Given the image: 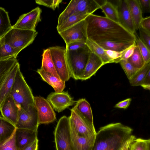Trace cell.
I'll return each instance as SVG.
<instances>
[{
    "label": "cell",
    "mask_w": 150,
    "mask_h": 150,
    "mask_svg": "<svg viewBox=\"0 0 150 150\" xmlns=\"http://www.w3.org/2000/svg\"><path fill=\"white\" fill-rule=\"evenodd\" d=\"M87 39L96 43L110 41L128 42L135 41L134 34L119 23L105 17L93 14L85 19Z\"/></svg>",
    "instance_id": "cell-1"
},
{
    "label": "cell",
    "mask_w": 150,
    "mask_h": 150,
    "mask_svg": "<svg viewBox=\"0 0 150 150\" xmlns=\"http://www.w3.org/2000/svg\"><path fill=\"white\" fill-rule=\"evenodd\" d=\"M132 131V128L120 122L101 127L96 133L91 150H120Z\"/></svg>",
    "instance_id": "cell-2"
},
{
    "label": "cell",
    "mask_w": 150,
    "mask_h": 150,
    "mask_svg": "<svg viewBox=\"0 0 150 150\" xmlns=\"http://www.w3.org/2000/svg\"><path fill=\"white\" fill-rule=\"evenodd\" d=\"M10 94L18 109L26 111L30 106L34 105V96L20 67L17 71Z\"/></svg>",
    "instance_id": "cell-3"
},
{
    "label": "cell",
    "mask_w": 150,
    "mask_h": 150,
    "mask_svg": "<svg viewBox=\"0 0 150 150\" xmlns=\"http://www.w3.org/2000/svg\"><path fill=\"white\" fill-rule=\"evenodd\" d=\"M38 34L36 31L12 28L0 38V42L9 45L20 52L33 42Z\"/></svg>",
    "instance_id": "cell-4"
},
{
    "label": "cell",
    "mask_w": 150,
    "mask_h": 150,
    "mask_svg": "<svg viewBox=\"0 0 150 150\" xmlns=\"http://www.w3.org/2000/svg\"><path fill=\"white\" fill-rule=\"evenodd\" d=\"M91 50L86 45L75 51L66 50V56L71 77L79 80L87 63Z\"/></svg>",
    "instance_id": "cell-5"
},
{
    "label": "cell",
    "mask_w": 150,
    "mask_h": 150,
    "mask_svg": "<svg viewBox=\"0 0 150 150\" xmlns=\"http://www.w3.org/2000/svg\"><path fill=\"white\" fill-rule=\"evenodd\" d=\"M100 6L96 0H72L64 10L59 15L57 27L70 16L74 14L90 15L100 8Z\"/></svg>",
    "instance_id": "cell-6"
},
{
    "label": "cell",
    "mask_w": 150,
    "mask_h": 150,
    "mask_svg": "<svg viewBox=\"0 0 150 150\" xmlns=\"http://www.w3.org/2000/svg\"><path fill=\"white\" fill-rule=\"evenodd\" d=\"M53 133L56 150H74L68 117L59 119Z\"/></svg>",
    "instance_id": "cell-7"
},
{
    "label": "cell",
    "mask_w": 150,
    "mask_h": 150,
    "mask_svg": "<svg viewBox=\"0 0 150 150\" xmlns=\"http://www.w3.org/2000/svg\"><path fill=\"white\" fill-rule=\"evenodd\" d=\"M69 117L71 134L74 135L95 139V129L93 128L73 108L71 109Z\"/></svg>",
    "instance_id": "cell-8"
},
{
    "label": "cell",
    "mask_w": 150,
    "mask_h": 150,
    "mask_svg": "<svg viewBox=\"0 0 150 150\" xmlns=\"http://www.w3.org/2000/svg\"><path fill=\"white\" fill-rule=\"evenodd\" d=\"M56 72L60 79L65 82L71 78L66 56V48L55 46L49 48Z\"/></svg>",
    "instance_id": "cell-9"
},
{
    "label": "cell",
    "mask_w": 150,
    "mask_h": 150,
    "mask_svg": "<svg viewBox=\"0 0 150 150\" xmlns=\"http://www.w3.org/2000/svg\"><path fill=\"white\" fill-rule=\"evenodd\" d=\"M34 105L37 111L39 125L48 124L56 120V114L47 99L40 96L34 97Z\"/></svg>",
    "instance_id": "cell-10"
},
{
    "label": "cell",
    "mask_w": 150,
    "mask_h": 150,
    "mask_svg": "<svg viewBox=\"0 0 150 150\" xmlns=\"http://www.w3.org/2000/svg\"><path fill=\"white\" fill-rule=\"evenodd\" d=\"M39 125L37 111L34 105L30 106L26 111L18 109L16 128L38 131Z\"/></svg>",
    "instance_id": "cell-11"
},
{
    "label": "cell",
    "mask_w": 150,
    "mask_h": 150,
    "mask_svg": "<svg viewBox=\"0 0 150 150\" xmlns=\"http://www.w3.org/2000/svg\"><path fill=\"white\" fill-rule=\"evenodd\" d=\"M59 34L64 40L66 45L75 42L86 43L87 39L85 19Z\"/></svg>",
    "instance_id": "cell-12"
},
{
    "label": "cell",
    "mask_w": 150,
    "mask_h": 150,
    "mask_svg": "<svg viewBox=\"0 0 150 150\" xmlns=\"http://www.w3.org/2000/svg\"><path fill=\"white\" fill-rule=\"evenodd\" d=\"M42 10L37 7L29 12L22 14L12 28L36 31L38 23L41 21Z\"/></svg>",
    "instance_id": "cell-13"
},
{
    "label": "cell",
    "mask_w": 150,
    "mask_h": 150,
    "mask_svg": "<svg viewBox=\"0 0 150 150\" xmlns=\"http://www.w3.org/2000/svg\"><path fill=\"white\" fill-rule=\"evenodd\" d=\"M47 100L58 112L73 105L76 102L67 91L52 92L47 96Z\"/></svg>",
    "instance_id": "cell-14"
},
{
    "label": "cell",
    "mask_w": 150,
    "mask_h": 150,
    "mask_svg": "<svg viewBox=\"0 0 150 150\" xmlns=\"http://www.w3.org/2000/svg\"><path fill=\"white\" fill-rule=\"evenodd\" d=\"M116 6L119 23L128 31L134 34L136 33V29L126 0L117 1Z\"/></svg>",
    "instance_id": "cell-15"
},
{
    "label": "cell",
    "mask_w": 150,
    "mask_h": 150,
    "mask_svg": "<svg viewBox=\"0 0 150 150\" xmlns=\"http://www.w3.org/2000/svg\"><path fill=\"white\" fill-rule=\"evenodd\" d=\"M38 131L16 128L15 142L19 150H24L38 139Z\"/></svg>",
    "instance_id": "cell-16"
},
{
    "label": "cell",
    "mask_w": 150,
    "mask_h": 150,
    "mask_svg": "<svg viewBox=\"0 0 150 150\" xmlns=\"http://www.w3.org/2000/svg\"><path fill=\"white\" fill-rule=\"evenodd\" d=\"M0 110L3 117L15 125L18 120V108L10 94L0 106Z\"/></svg>",
    "instance_id": "cell-17"
},
{
    "label": "cell",
    "mask_w": 150,
    "mask_h": 150,
    "mask_svg": "<svg viewBox=\"0 0 150 150\" xmlns=\"http://www.w3.org/2000/svg\"><path fill=\"white\" fill-rule=\"evenodd\" d=\"M104 65L101 59L91 51L85 69L79 80L83 81L90 79Z\"/></svg>",
    "instance_id": "cell-18"
},
{
    "label": "cell",
    "mask_w": 150,
    "mask_h": 150,
    "mask_svg": "<svg viewBox=\"0 0 150 150\" xmlns=\"http://www.w3.org/2000/svg\"><path fill=\"white\" fill-rule=\"evenodd\" d=\"M73 108L93 129H95L93 113L90 103L85 98H81L76 101Z\"/></svg>",
    "instance_id": "cell-19"
},
{
    "label": "cell",
    "mask_w": 150,
    "mask_h": 150,
    "mask_svg": "<svg viewBox=\"0 0 150 150\" xmlns=\"http://www.w3.org/2000/svg\"><path fill=\"white\" fill-rule=\"evenodd\" d=\"M20 67V64L18 62L10 71L0 88V106L10 94L17 71Z\"/></svg>",
    "instance_id": "cell-20"
},
{
    "label": "cell",
    "mask_w": 150,
    "mask_h": 150,
    "mask_svg": "<svg viewBox=\"0 0 150 150\" xmlns=\"http://www.w3.org/2000/svg\"><path fill=\"white\" fill-rule=\"evenodd\" d=\"M36 71L43 81L52 87L55 92H62L65 88V82L52 74L45 71L41 67Z\"/></svg>",
    "instance_id": "cell-21"
},
{
    "label": "cell",
    "mask_w": 150,
    "mask_h": 150,
    "mask_svg": "<svg viewBox=\"0 0 150 150\" xmlns=\"http://www.w3.org/2000/svg\"><path fill=\"white\" fill-rule=\"evenodd\" d=\"M130 12L135 24L136 30L140 26L143 18L142 12L138 0H126Z\"/></svg>",
    "instance_id": "cell-22"
},
{
    "label": "cell",
    "mask_w": 150,
    "mask_h": 150,
    "mask_svg": "<svg viewBox=\"0 0 150 150\" xmlns=\"http://www.w3.org/2000/svg\"><path fill=\"white\" fill-rule=\"evenodd\" d=\"M71 135L74 150H91L95 139Z\"/></svg>",
    "instance_id": "cell-23"
},
{
    "label": "cell",
    "mask_w": 150,
    "mask_h": 150,
    "mask_svg": "<svg viewBox=\"0 0 150 150\" xmlns=\"http://www.w3.org/2000/svg\"><path fill=\"white\" fill-rule=\"evenodd\" d=\"M16 128L13 124L4 117H0V144L9 139Z\"/></svg>",
    "instance_id": "cell-24"
},
{
    "label": "cell",
    "mask_w": 150,
    "mask_h": 150,
    "mask_svg": "<svg viewBox=\"0 0 150 150\" xmlns=\"http://www.w3.org/2000/svg\"><path fill=\"white\" fill-rule=\"evenodd\" d=\"M41 67L45 71L50 73L60 79L56 70L49 48L43 50Z\"/></svg>",
    "instance_id": "cell-25"
},
{
    "label": "cell",
    "mask_w": 150,
    "mask_h": 150,
    "mask_svg": "<svg viewBox=\"0 0 150 150\" xmlns=\"http://www.w3.org/2000/svg\"><path fill=\"white\" fill-rule=\"evenodd\" d=\"M86 44L91 51L101 59L104 65L112 63L111 60L106 53L105 49L98 44L87 39Z\"/></svg>",
    "instance_id": "cell-26"
},
{
    "label": "cell",
    "mask_w": 150,
    "mask_h": 150,
    "mask_svg": "<svg viewBox=\"0 0 150 150\" xmlns=\"http://www.w3.org/2000/svg\"><path fill=\"white\" fill-rule=\"evenodd\" d=\"M100 6V8L104 13L106 17L119 23L117 10L115 5L109 1L105 0H104Z\"/></svg>",
    "instance_id": "cell-27"
},
{
    "label": "cell",
    "mask_w": 150,
    "mask_h": 150,
    "mask_svg": "<svg viewBox=\"0 0 150 150\" xmlns=\"http://www.w3.org/2000/svg\"><path fill=\"white\" fill-rule=\"evenodd\" d=\"M16 58L0 60V88L12 69L18 62Z\"/></svg>",
    "instance_id": "cell-28"
},
{
    "label": "cell",
    "mask_w": 150,
    "mask_h": 150,
    "mask_svg": "<svg viewBox=\"0 0 150 150\" xmlns=\"http://www.w3.org/2000/svg\"><path fill=\"white\" fill-rule=\"evenodd\" d=\"M135 42H128L106 41L97 43L105 50L121 52L133 45Z\"/></svg>",
    "instance_id": "cell-29"
},
{
    "label": "cell",
    "mask_w": 150,
    "mask_h": 150,
    "mask_svg": "<svg viewBox=\"0 0 150 150\" xmlns=\"http://www.w3.org/2000/svg\"><path fill=\"white\" fill-rule=\"evenodd\" d=\"M88 15L83 14L72 15L66 18L57 29L58 33L68 29L80 21L84 20Z\"/></svg>",
    "instance_id": "cell-30"
},
{
    "label": "cell",
    "mask_w": 150,
    "mask_h": 150,
    "mask_svg": "<svg viewBox=\"0 0 150 150\" xmlns=\"http://www.w3.org/2000/svg\"><path fill=\"white\" fill-rule=\"evenodd\" d=\"M8 12L0 7V38L11 28Z\"/></svg>",
    "instance_id": "cell-31"
},
{
    "label": "cell",
    "mask_w": 150,
    "mask_h": 150,
    "mask_svg": "<svg viewBox=\"0 0 150 150\" xmlns=\"http://www.w3.org/2000/svg\"><path fill=\"white\" fill-rule=\"evenodd\" d=\"M19 52L9 45L0 42V60L16 58Z\"/></svg>",
    "instance_id": "cell-32"
},
{
    "label": "cell",
    "mask_w": 150,
    "mask_h": 150,
    "mask_svg": "<svg viewBox=\"0 0 150 150\" xmlns=\"http://www.w3.org/2000/svg\"><path fill=\"white\" fill-rule=\"evenodd\" d=\"M127 60L135 68L139 70L146 64L137 45L133 54Z\"/></svg>",
    "instance_id": "cell-33"
},
{
    "label": "cell",
    "mask_w": 150,
    "mask_h": 150,
    "mask_svg": "<svg viewBox=\"0 0 150 150\" xmlns=\"http://www.w3.org/2000/svg\"><path fill=\"white\" fill-rule=\"evenodd\" d=\"M150 70V63L146 64L144 66L129 80L131 86H140L147 74Z\"/></svg>",
    "instance_id": "cell-34"
},
{
    "label": "cell",
    "mask_w": 150,
    "mask_h": 150,
    "mask_svg": "<svg viewBox=\"0 0 150 150\" xmlns=\"http://www.w3.org/2000/svg\"><path fill=\"white\" fill-rule=\"evenodd\" d=\"M135 41L146 64L150 63V50L141 40L136 33L134 34Z\"/></svg>",
    "instance_id": "cell-35"
},
{
    "label": "cell",
    "mask_w": 150,
    "mask_h": 150,
    "mask_svg": "<svg viewBox=\"0 0 150 150\" xmlns=\"http://www.w3.org/2000/svg\"><path fill=\"white\" fill-rule=\"evenodd\" d=\"M129 81L139 70L135 68L127 59H122L119 62Z\"/></svg>",
    "instance_id": "cell-36"
},
{
    "label": "cell",
    "mask_w": 150,
    "mask_h": 150,
    "mask_svg": "<svg viewBox=\"0 0 150 150\" xmlns=\"http://www.w3.org/2000/svg\"><path fill=\"white\" fill-rule=\"evenodd\" d=\"M150 139L135 138L132 144V150H150Z\"/></svg>",
    "instance_id": "cell-37"
},
{
    "label": "cell",
    "mask_w": 150,
    "mask_h": 150,
    "mask_svg": "<svg viewBox=\"0 0 150 150\" xmlns=\"http://www.w3.org/2000/svg\"><path fill=\"white\" fill-rule=\"evenodd\" d=\"M15 131L9 139L0 144V150H19L15 144Z\"/></svg>",
    "instance_id": "cell-38"
},
{
    "label": "cell",
    "mask_w": 150,
    "mask_h": 150,
    "mask_svg": "<svg viewBox=\"0 0 150 150\" xmlns=\"http://www.w3.org/2000/svg\"><path fill=\"white\" fill-rule=\"evenodd\" d=\"M126 49L120 52L109 50H105L106 53L111 60L112 63H119L122 60L123 55Z\"/></svg>",
    "instance_id": "cell-39"
},
{
    "label": "cell",
    "mask_w": 150,
    "mask_h": 150,
    "mask_svg": "<svg viewBox=\"0 0 150 150\" xmlns=\"http://www.w3.org/2000/svg\"><path fill=\"white\" fill-rule=\"evenodd\" d=\"M62 1V0H36L35 2L37 4L49 7L54 10L59 7Z\"/></svg>",
    "instance_id": "cell-40"
},
{
    "label": "cell",
    "mask_w": 150,
    "mask_h": 150,
    "mask_svg": "<svg viewBox=\"0 0 150 150\" xmlns=\"http://www.w3.org/2000/svg\"><path fill=\"white\" fill-rule=\"evenodd\" d=\"M138 29L140 40L150 50V33H147L140 27Z\"/></svg>",
    "instance_id": "cell-41"
},
{
    "label": "cell",
    "mask_w": 150,
    "mask_h": 150,
    "mask_svg": "<svg viewBox=\"0 0 150 150\" xmlns=\"http://www.w3.org/2000/svg\"><path fill=\"white\" fill-rule=\"evenodd\" d=\"M86 46V43L81 42H75L66 45V50L75 51L84 47Z\"/></svg>",
    "instance_id": "cell-42"
},
{
    "label": "cell",
    "mask_w": 150,
    "mask_h": 150,
    "mask_svg": "<svg viewBox=\"0 0 150 150\" xmlns=\"http://www.w3.org/2000/svg\"><path fill=\"white\" fill-rule=\"evenodd\" d=\"M139 27L150 33V16L143 18L141 21Z\"/></svg>",
    "instance_id": "cell-43"
},
{
    "label": "cell",
    "mask_w": 150,
    "mask_h": 150,
    "mask_svg": "<svg viewBox=\"0 0 150 150\" xmlns=\"http://www.w3.org/2000/svg\"><path fill=\"white\" fill-rule=\"evenodd\" d=\"M142 13L150 12V0H138Z\"/></svg>",
    "instance_id": "cell-44"
},
{
    "label": "cell",
    "mask_w": 150,
    "mask_h": 150,
    "mask_svg": "<svg viewBox=\"0 0 150 150\" xmlns=\"http://www.w3.org/2000/svg\"><path fill=\"white\" fill-rule=\"evenodd\" d=\"M135 138L132 134L125 142L120 150H132V144Z\"/></svg>",
    "instance_id": "cell-45"
},
{
    "label": "cell",
    "mask_w": 150,
    "mask_h": 150,
    "mask_svg": "<svg viewBox=\"0 0 150 150\" xmlns=\"http://www.w3.org/2000/svg\"><path fill=\"white\" fill-rule=\"evenodd\" d=\"M136 45L135 41V43L133 45L126 49L123 55L122 60H127L133 54Z\"/></svg>",
    "instance_id": "cell-46"
},
{
    "label": "cell",
    "mask_w": 150,
    "mask_h": 150,
    "mask_svg": "<svg viewBox=\"0 0 150 150\" xmlns=\"http://www.w3.org/2000/svg\"><path fill=\"white\" fill-rule=\"evenodd\" d=\"M131 100V98L126 99L118 102L115 104L114 107L117 108L127 109L129 105Z\"/></svg>",
    "instance_id": "cell-47"
},
{
    "label": "cell",
    "mask_w": 150,
    "mask_h": 150,
    "mask_svg": "<svg viewBox=\"0 0 150 150\" xmlns=\"http://www.w3.org/2000/svg\"><path fill=\"white\" fill-rule=\"evenodd\" d=\"M144 89L149 90L150 89V70L149 71L141 85Z\"/></svg>",
    "instance_id": "cell-48"
},
{
    "label": "cell",
    "mask_w": 150,
    "mask_h": 150,
    "mask_svg": "<svg viewBox=\"0 0 150 150\" xmlns=\"http://www.w3.org/2000/svg\"><path fill=\"white\" fill-rule=\"evenodd\" d=\"M38 140L37 139L24 150H38Z\"/></svg>",
    "instance_id": "cell-49"
}]
</instances>
